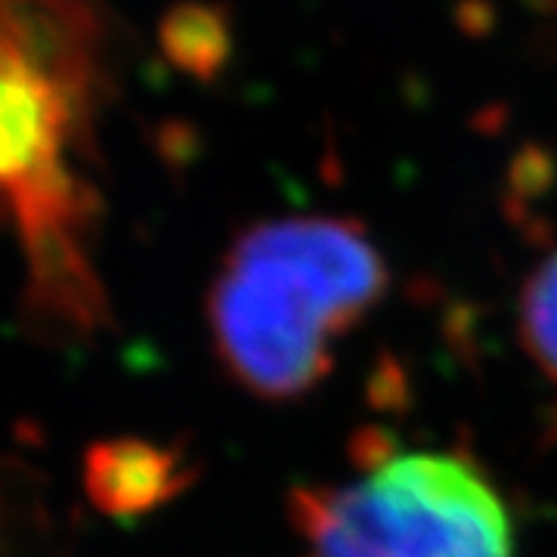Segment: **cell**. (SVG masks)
Returning a JSON list of instances; mask_svg holds the SVG:
<instances>
[{
  "label": "cell",
  "instance_id": "6da1fadb",
  "mask_svg": "<svg viewBox=\"0 0 557 557\" xmlns=\"http://www.w3.org/2000/svg\"><path fill=\"white\" fill-rule=\"evenodd\" d=\"M97 32L75 0H0V223L25 258V313L47 338L94 335L109 310L90 260L84 177Z\"/></svg>",
  "mask_w": 557,
  "mask_h": 557
},
{
  "label": "cell",
  "instance_id": "7a4b0ae2",
  "mask_svg": "<svg viewBox=\"0 0 557 557\" xmlns=\"http://www.w3.org/2000/svg\"><path fill=\"white\" fill-rule=\"evenodd\" d=\"M379 245L347 218L298 214L255 223L223 255L208 329L226 375L288 403L329 379L338 341L387 295Z\"/></svg>",
  "mask_w": 557,
  "mask_h": 557
},
{
  "label": "cell",
  "instance_id": "3957f363",
  "mask_svg": "<svg viewBox=\"0 0 557 557\" xmlns=\"http://www.w3.org/2000/svg\"><path fill=\"white\" fill-rule=\"evenodd\" d=\"M307 557H515L508 508L478 461L369 449L347 480L295 493Z\"/></svg>",
  "mask_w": 557,
  "mask_h": 557
},
{
  "label": "cell",
  "instance_id": "277c9868",
  "mask_svg": "<svg viewBox=\"0 0 557 557\" xmlns=\"http://www.w3.org/2000/svg\"><path fill=\"white\" fill-rule=\"evenodd\" d=\"M189 480L183 458L146 440L121 437L94 443L84 456V490L90 502L115 518L143 515L177 496Z\"/></svg>",
  "mask_w": 557,
  "mask_h": 557
},
{
  "label": "cell",
  "instance_id": "5b68a950",
  "mask_svg": "<svg viewBox=\"0 0 557 557\" xmlns=\"http://www.w3.org/2000/svg\"><path fill=\"white\" fill-rule=\"evenodd\" d=\"M520 344L557 391V248L539 260L520 292Z\"/></svg>",
  "mask_w": 557,
  "mask_h": 557
},
{
  "label": "cell",
  "instance_id": "8992f818",
  "mask_svg": "<svg viewBox=\"0 0 557 557\" xmlns=\"http://www.w3.org/2000/svg\"><path fill=\"white\" fill-rule=\"evenodd\" d=\"M3 471H7V465H0V552L13 542V536H22V533H16V527H13L22 511V502L13 496V483H20L22 474L16 480H7Z\"/></svg>",
  "mask_w": 557,
  "mask_h": 557
}]
</instances>
